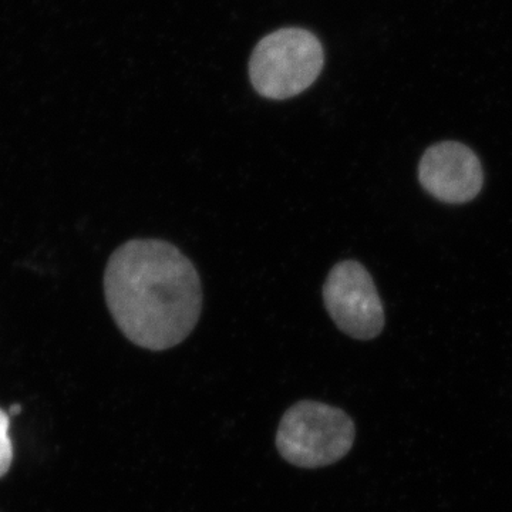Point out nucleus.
I'll use <instances>...</instances> for the list:
<instances>
[{"label": "nucleus", "mask_w": 512, "mask_h": 512, "mask_svg": "<svg viewBox=\"0 0 512 512\" xmlns=\"http://www.w3.org/2000/svg\"><path fill=\"white\" fill-rule=\"evenodd\" d=\"M19 413H20L19 404H16V406H13L12 409H10V414H12V416H15V414H19Z\"/></svg>", "instance_id": "0eeeda50"}, {"label": "nucleus", "mask_w": 512, "mask_h": 512, "mask_svg": "<svg viewBox=\"0 0 512 512\" xmlns=\"http://www.w3.org/2000/svg\"><path fill=\"white\" fill-rule=\"evenodd\" d=\"M323 302L335 325L350 338L372 340L384 328L382 299L360 262H339L323 284Z\"/></svg>", "instance_id": "20e7f679"}, {"label": "nucleus", "mask_w": 512, "mask_h": 512, "mask_svg": "<svg viewBox=\"0 0 512 512\" xmlns=\"http://www.w3.org/2000/svg\"><path fill=\"white\" fill-rule=\"evenodd\" d=\"M419 180L421 187L436 200L464 204L480 194L484 173L473 150L456 141H444L424 153Z\"/></svg>", "instance_id": "39448f33"}, {"label": "nucleus", "mask_w": 512, "mask_h": 512, "mask_svg": "<svg viewBox=\"0 0 512 512\" xmlns=\"http://www.w3.org/2000/svg\"><path fill=\"white\" fill-rule=\"evenodd\" d=\"M104 293L121 333L151 352L180 345L201 316L200 275L163 239H131L117 248L104 272Z\"/></svg>", "instance_id": "f257e3e1"}, {"label": "nucleus", "mask_w": 512, "mask_h": 512, "mask_svg": "<svg viewBox=\"0 0 512 512\" xmlns=\"http://www.w3.org/2000/svg\"><path fill=\"white\" fill-rule=\"evenodd\" d=\"M323 64L325 53L313 33L299 28L276 30L255 47L249 79L259 96L288 100L316 82Z\"/></svg>", "instance_id": "f03ea898"}, {"label": "nucleus", "mask_w": 512, "mask_h": 512, "mask_svg": "<svg viewBox=\"0 0 512 512\" xmlns=\"http://www.w3.org/2000/svg\"><path fill=\"white\" fill-rule=\"evenodd\" d=\"M355 437V423L343 410L302 400L282 417L276 448L292 466L320 468L342 460L352 450Z\"/></svg>", "instance_id": "7ed1b4c3"}, {"label": "nucleus", "mask_w": 512, "mask_h": 512, "mask_svg": "<svg viewBox=\"0 0 512 512\" xmlns=\"http://www.w3.org/2000/svg\"><path fill=\"white\" fill-rule=\"evenodd\" d=\"M10 419L0 410V478L8 474L13 461V444L9 436Z\"/></svg>", "instance_id": "423d86ee"}]
</instances>
